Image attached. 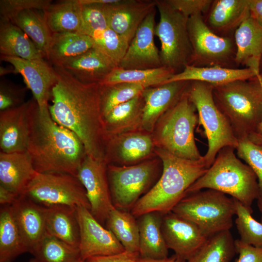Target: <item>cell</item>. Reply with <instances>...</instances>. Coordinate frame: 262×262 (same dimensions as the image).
Wrapping results in <instances>:
<instances>
[{"instance_id": "1", "label": "cell", "mask_w": 262, "mask_h": 262, "mask_svg": "<svg viewBox=\"0 0 262 262\" xmlns=\"http://www.w3.org/2000/svg\"><path fill=\"white\" fill-rule=\"evenodd\" d=\"M53 67L57 79L49 106L51 118L79 138L88 156L104 161L106 135L99 84L82 82L63 67Z\"/></svg>"}, {"instance_id": "2", "label": "cell", "mask_w": 262, "mask_h": 262, "mask_svg": "<svg viewBox=\"0 0 262 262\" xmlns=\"http://www.w3.org/2000/svg\"><path fill=\"white\" fill-rule=\"evenodd\" d=\"M26 151L37 172L62 173L76 177L87 155L79 138L54 121L49 112L41 113L37 104L32 112Z\"/></svg>"}, {"instance_id": "3", "label": "cell", "mask_w": 262, "mask_h": 262, "mask_svg": "<svg viewBox=\"0 0 262 262\" xmlns=\"http://www.w3.org/2000/svg\"><path fill=\"white\" fill-rule=\"evenodd\" d=\"M155 153L162 162V174L131 210L135 217L149 212L165 214L172 211L186 196L188 189L208 169L202 159H184L158 148H155Z\"/></svg>"}, {"instance_id": "4", "label": "cell", "mask_w": 262, "mask_h": 262, "mask_svg": "<svg viewBox=\"0 0 262 262\" xmlns=\"http://www.w3.org/2000/svg\"><path fill=\"white\" fill-rule=\"evenodd\" d=\"M235 149L230 147L221 149L207 171L188 189L186 196L213 189L230 195L253 211L252 203L259 198L257 178L251 168L237 157Z\"/></svg>"}, {"instance_id": "5", "label": "cell", "mask_w": 262, "mask_h": 262, "mask_svg": "<svg viewBox=\"0 0 262 262\" xmlns=\"http://www.w3.org/2000/svg\"><path fill=\"white\" fill-rule=\"evenodd\" d=\"M213 95L238 140L256 132L262 116V86L257 77L213 86Z\"/></svg>"}, {"instance_id": "6", "label": "cell", "mask_w": 262, "mask_h": 262, "mask_svg": "<svg viewBox=\"0 0 262 262\" xmlns=\"http://www.w3.org/2000/svg\"><path fill=\"white\" fill-rule=\"evenodd\" d=\"M187 91L159 119L151 134L156 148L182 159L198 161L203 156L195 139L198 115Z\"/></svg>"}, {"instance_id": "7", "label": "cell", "mask_w": 262, "mask_h": 262, "mask_svg": "<svg viewBox=\"0 0 262 262\" xmlns=\"http://www.w3.org/2000/svg\"><path fill=\"white\" fill-rule=\"evenodd\" d=\"M172 212L194 223L208 238L231 228L235 206L232 197L205 189L187 195Z\"/></svg>"}, {"instance_id": "8", "label": "cell", "mask_w": 262, "mask_h": 262, "mask_svg": "<svg viewBox=\"0 0 262 262\" xmlns=\"http://www.w3.org/2000/svg\"><path fill=\"white\" fill-rule=\"evenodd\" d=\"M213 85L199 81H191L187 89L190 101L195 106L208 141V149L202 160L208 169L222 148L236 149L238 139L229 121L217 106L213 95Z\"/></svg>"}, {"instance_id": "9", "label": "cell", "mask_w": 262, "mask_h": 262, "mask_svg": "<svg viewBox=\"0 0 262 262\" xmlns=\"http://www.w3.org/2000/svg\"><path fill=\"white\" fill-rule=\"evenodd\" d=\"M162 170V162L157 156L132 165L108 164L107 175L114 207L131 210L156 183Z\"/></svg>"}, {"instance_id": "10", "label": "cell", "mask_w": 262, "mask_h": 262, "mask_svg": "<svg viewBox=\"0 0 262 262\" xmlns=\"http://www.w3.org/2000/svg\"><path fill=\"white\" fill-rule=\"evenodd\" d=\"M160 20L155 35L161 42L160 51L163 66L181 71L192 61L193 50L188 30V19L173 9L166 0H156Z\"/></svg>"}, {"instance_id": "11", "label": "cell", "mask_w": 262, "mask_h": 262, "mask_svg": "<svg viewBox=\"0 0 262 262\" xmlns=\"http://www.w3.org/2000/svg\"><path fill=\"white\" fill-rule=\"evenodd\" d=\"M22 195L45 207L64 205L90 210L82 184L68 174L37 172Z\"/></svg>"}, {"instance_id": "12", "label": "cell", "mask_w": 262, "mask_h": 262, "mask_svg": "<svg viewBox=\"0 0 262 262\" xmlns=\"http://www.w3.org/2000/svg\"><path fill=\"white\" fill-rule=\"evenodd\" d=\"M187 26L193 50L190 65L237 68L233 37L221 36L213 33L201 14L189 17Z\"/></svg>"}, {"instance_id": "13", "label": "cell", "mask_w": 262, "mask_h": 262, "mask_svg": "<svg viewBox=\"0 0 262 262\" xmlns=\"http://www.w3.org/2000/svg\"><path fill=\"white\" fill-rule=\"evenodd\" d=\"M107 165L104 161L87 155L77 176L85 190L90 211L101 224L106 222L110 212L115 208L110 190Z\"/></svg>"}, {"instance_id": "14", "label": "cell", "mask_w": 262, "mask_h": 262, "mask_svg": "<svg viewBox=\"0 0 262 262\" xmlns=\"http://www.w3.org/2000/svg\"><path fill=\"white\" fill-rule=\"evenodd\" d=\"M155 146L151 133L139 130L106 139L104 161L107 164L129 165L154 157Z\"/></svg>"}, {"instance_id": "15", "label": "cell", "mask_w": 262, "mask_h": 262, "mask_svg": "<svg viewBox=\"0 0 262 262\" xmlns=\"http://www.w3.org/2000/svg\"><path fill=\"white\" fill-rule=\"evenodd\" d=\"M76 214L80 228L79 249L82 260L125 251L113 233L104 228L89 209L77 207Z\"/></svg>"}, {"instance_id": "16", "label": "cell", "mask_w": 262, "mask_h": 262, "mask_svg": "<svg viewBox=\"0 0 262 262\" xmlns=\"http://www.w3.org/2000/svg\"><path fill=\"white\" fill-rule=\"evenodd\" d=\"M156 9L137 29L118 67L126 69H149L163 66L160 51L154 40Z\"/></svg>"}, {"instance_id": "17", "label": "cell", "mask_w": 262, "mask_h": 262, "mask_svg": "<svg viewBox=\"0 0 262 262\" xmlns=\"http://www.w3.org/2000/svg\"><path fill=\"white\" fill-rule=\"evenodd\" d=\"M0 59L11 64L20 74L28 89L33 93L41 113L49 112V99L57 76L53 67L45 61H30L18 57L0 56Z\"/></svg>"}, {"instance_id": "18", "label": "cell", "mask_w": 262, "mask_h": 262, "mask_svg": "<svg viewBox=\"0 0 262 262\" xmlns=\"http://www.w3.org/2000/svg\"><path fill=\"white\" fill-rule=\"evenodd\" d=\"M34 98L22 105L0 111V149L5 153L25 151L30 133Z\"/></svg>"}, {"instance_id": "19", "label": "cell", "mask_w": 262, "mask_h": 262, "mask_svg": "<svg viewBox=\"0 0 262 262\" xmlns=\"http://www.w3.org/2000/svg\"><path fill=\"white\" fill-rule=\"evenodd\" d=\"M162 230L168 249L186 261L208 238L196 224L172 211L163 214Z\"/></svg>"}, {"instance_id": "20", "label": "cell", "mask_w": 262, "mask_h": 262, "mask_svg": "<svg viewBox=\"0 0 262 262\" xmlns=\"http://www.w3.org/2000/svg\"><path fill=\"white\" fill-rule=\"evenodd\" d=\"M109 28L130 44L147 16L156 8V0H118L104 5Z\"/></svg>"}, {"instance_id": "21", "label": "cell", "mask_w": 262, "mask_h": 262, "mask_svg": "<svg viewBox=\"0 0 262 262\" xmlns=\"http://www.w3.org/2000/svg\"><path fill=\"white\" fill-rule=\"evenodd\" d=\"M190 82H168L144 89L142 130L152 133L159 119L186 91Z\"/></svg>"}, {"instance_id": "22", "label": "cell", "mask_w": 262, "mask_h": 262, "mask_svg": "<svg viewBox=\"0 0 262 262\" xmlns=\"http://www.w3.org/2000/svg\"><path fill=\"white\" fill-rule=\"evenodd\" d=\"M11 206L28 252L31 253L46 233L47 208L23 195Z\"/></svg>"}, {"instance_id": "23", "label": "cell", "mask_w": 262, "mask_h": 262, "mask_svg": "<svg viewBox=\"0 0 262 262\" xmlns=\"http://www.w3.org/2000/svg\"><path fill=\"white\" fill-rule=\"evenodd\" d=\"M250 16L248 0H214L204 20L216 34L233 37L236 30Z\"/></svg>"}, {"instance_id": "24", "label": "cell", "mask_w": 262, "mask_h": 262, "mask_svg": "<svg viewBox=\"0 0 262 262\" xmlns=\"http://www.w3.org/2000/svg\"><path fill=\"white\" fill-rule=\"evenodd\" d=\"M236 66H246L258 75L262 61V26L250 16L234 33Z\"/></svg>"}, {"instance_id": "25", "label": "cell", "mask_w": 262, "mask_h": 262, "mask_svg": "<svg viewBox=\"0 0 262 262\" xmlns=\"http://www.w3.org/2000/svg\"><path fill=\"white\" fill-rule=\"evenodd\" d=\"M37 173L27 151L0 152V185L15 195H22Z\"/></svg>"}, {"instance_id": "26", "label": "cell", "mask_w": 262, "mask_h": 262, "mask_svg": "<svg viewBox=\"0 0 262 262\" xmlns=\"http://www.w3.org/2000/svg\"><path fill=\"white\" fill-rule=\"evenodd\" d=\"M258 75L252 69L247 67L187 65L181 71L174 74L165 83L175 81H199L216 86L237 80H250Z\"/></svg>"}, {"instance_id": "27", "label": "cell", "mask_w": 262, "mask_h": 262, "mask_svg": "<svg viewBox=\"0 0 262 262\" xmlns=\"http://www.w3.org/2000/svg\"><path fill=\"white\" fill-rule=\"evenodd\" d=\"M62 67L82 82L98 83L117 67L105 54L94 47L69 60Z\"/></svg>"}, {"instance_id": "28", "label": "cell", "mask_w": 262, "mask_h": 262, "mask_svg": "<svg viewBox=\"0 0 262 262\" xmlns=\"http://www.w3.org/2000/svg\"><path fill=\"white\" fill-rule=\"evenodd\" d=\"M144 99L142 93L114 107L103 117L108 137L142 130Z\"/></svg>"}, {"instance_id": "29", "label": "cell", "mask_w": 262, "mask_h": 262, "mask_svg": "<svg viewBox=\"0 0 262 262\" xmlns=\"http://www.w3.org/2000/svg\"><path fill=\"white\" fill-rule=\"evenodd\" d=\"M163 215L160 213L153 212L138 217L139 257L152 259L168 257V248L162 230Z\"/></svg>"}, {"instance_id": "30", "label": "cell", "mask_w": 262, "mask_h": 262, "mask_svg": "<svg viewBox=\"0 0 262 262\" xmlns=\"http://www.w3.org/2000/svg\"><path fill=\"white\" fill-rule=\"evenodd\" d=\"M0 56L42 61L46 58L32 40L19 27L10 21H0Z\"/></svg>"}, {"instance_id": "31", "label": "cell", "mask_w": 262, "mask_h": 262, "mask_svg": "<svg viewBox=\"0 0 262 262\" xmlns=\"http://www.w3.org/2000/svg\"><path fill=\"white\" fill-rule=\"evenodd\" d=\"M46 208V232L79 248L80 228L76 208L64 205Z\"/></svg>"}, {"instance_id": "32", "label": "cell", "mask_w": 262, "mask_h": 262, "mask_svg": "<svg viewBox=\"0 0 262 262\" xmlns=\"http://www.w3.org/2000/svg\"><path fill=\"white\" fill-rule=\"evenodd\" d=\"M94 47L93 38L79 33H52L47 59L54 66H62L69 60Z\"/></svg>"}, {"instance_id": "33", "label": "cell", "mask_w": 262, "mask_h": 262, "mask_svg": "<svg viewBox=\"0 0 262 262\" xmlns=\"http://www.w3.org/2000/svg\"><path fill=\"white\" fill-rule=\"evenodd\" d=\"M43 12L52 33H80L82 30V5L78 0H62L51 3Z\"/></svg>"}, {"instance_id": "34", "label": "cell", "mask_w": 262, "mask_h": 262, "mask_svg": "<svg viewBox=\"0 0 262 262\" xmlns=\"http://www.w3.org/2000/svg\"><path fill=\"white\" fill-rule=\"evenodd\" d=\"M28 252L14 217L11 205L1 206L0 211V262H12Z\"/></svg>"}, {"instance_id": "35", "label": "cell", "mask_w": 262, "mask_h": 262, "mask_svg": "<svg viewBox=\"0 0 262 262\" xmlns=\"http://www.w3.org/2000/svg\"><path fill=\"white\" fill-rule=\"evenodd\" d=\"M21 29L47 59L52 33L49 28L43 11L24 10L10 21Z\"/></svg>"}, {"instance_id": "36", "label": "cell", "mask_w": 262, "mask_h": 262, "mask_svg": "<svg viewBox=\"0 0 262 262\" xmlns=\"http://www.w3.org/2000/svg\"><path fill=\"white\" fill-rule=\"evenodd\" d=\"M135 218L131 212L115 207L110 212L105 223L107 229L113 233L125 251L139 253V230Z\"/></svg>"}, {"instance_id": "37", "label": "cell", "mask_w": 262, "mask_h": 262, "mask_svg": "<svg viewBox=\"0 0 262 262\" xmlns=\"http://www.w3.org/2000/svg\"><path fill=\"white\" fill-rule=\"evenodd\" d=\"M175 74L174 70L164 66L149 69H126L117 67L99 84L129 82L141 84L149 87L165 83Z\"/></svg>"}, {"instance_id": "38", "label": "cell", "mask_w": 262, "mask_h": 262, "mask_svg": "<svg viewBox=\"0 0 262 262\" xmlns=\"http://www.w3.org/2000/svg\"><path fill=\"white\" fill-rule=\"evenodd\" d=\"M234 242L229 230L217 233L208 237L186 262H231L236 253Z\"/></svg>"}, {"instance_id": "39", "label": "cell", "mask_w": 262, "mask_h": 262, "mask_svg": "<svg viewBox=\"0 0 262 262\" xmlns=\"http://www.w3.org/2000/svg\"><path fill=\"white\" fill-rule=\"evenodd\" d=\"M39 262H81L79 248L46 233L31 253Z\"/></svg>"}, {"instance_id": "40", "label": "cell", "mask_w": 262, "mask_h": 262, "mask_svg": "<svg viewBox=\"0 0 262 262\" xmlns=\"http://www.w3.org/2000/svg\"><path fill=\"white\" fill-rule=\"evenodd\" d=\"M99 85L103 117L116 106L131 100L147 88L141 84L129 82Z\"/></svg>"}, {"instance_id": "41", "label": "cell", "mask_w": 262, "mask_h": 262, "mask_svg": "<svg viewBox=\"0 0 262 262\" xmlns=\"http://www.w3.org/2000/svg\"><path fill=\"white\" fill-rule=\"evenodd\" d=\"M94 47L105 54L118 67L128 49L129 43L111 28L90 33Z\"/></svg>"}, {"instance_id": "42", "label": "cell", "mask_w": 262, "mask_h": 262, "mask_svg": "<svg viewBox=\"0 0 262 262\" xmlns=\"http://www.w3.org/2000/svg\"><path fill=\"white\" fill-rule=\"evenodd\" d=\"M235 206V222L240 236V240L254 246H262V223L252 216L253 211L234 198Z\"/></svg>"}, {"instance_id": "43", "label": "cell", "mask_w": 262, "mask_h": 262, "mask_svg": "<svg viewBox=\"0 0 262 262\" xmlns=\"http://www.w3.org/2000/svg\"><path fill=\"white\" fill-rule=\"evenodd\" d=\"M238 157L253 170L258 180L259 198L262 201V148L252 142L248 137L238 140L236 148Z\"/></svg>"}, {"instance_id": "44", "label": "cell", "mask_w": 262, "mask_h": 262, "mask_svg": "<svg viewBox=\"0 0 262 262\" xmlns=\"http://www.w3.org/2000/svg\"><path fill=\"white\" fill-rule=\"evenodd\" d=\"M82 17L83 28L80 33L88 35L94 32L109 28L104 5H82Z\"/></svg>"}, {"instance_id": "45", "label": "cell", "mask_w": 262, "mask_h": 262, "mask_svg": "<svg viewBox=\"0 0 262 262\" xmlns=\"http://www.w3.org/2000/svg\"><path fill=\"white\" fill-rule=\"evenodd\" d=\"M51 2L50 0H0V21H10L17 14L27 9L44 11Z\"/></svg>"}, {"instance_id": "46", "label": "cell", "mask_w": 262, "mask_h": 262, "mask_svg": "<svg viewBox=\"0 0 262 262\" xmlns=\"http://www.w3.org/2000/svg\"><path fill=\"white\" fill-rule=\"evenodd\" d=\"M27 87H21L9 82H0V111L18 107L26 101Z\"/></svg>"}, {"instance_id": "47", "label": "cell", "mask_w": 262, "mask_h": 262, "mask_svg": "<svg viewBox=\"0 0 262 262\" xmlns=\"http://www.w3.org/2000/svg\"><path fill=\"white\" fill-rule=\"evenodd\" d=\"M175 10L185 16L207 14L212 3V0H166Z\"/></svg>"}, {"instance_id": "48", "label": "cell", "mask_w": 262, "mask_h": 262, "mask_svg": "<svg viewBox=\"0 0 262 262\" xmlns=\"http://www.w3.org/2000/svg\"><path fill=\"white\" fill-rule=\"evenodd\" d=\"M235 252L239 254L236 262H262V246H254L237 239L234 242Z\"/></svg>"}, {"instance_id": "49", "label": "cell", "mask_w": 262, "mask_h": 262, "mask_svg": "<svg viewBox=\"0 0 262 262\" xmlns=\"http://www.w3.org/2000/svg\"><path fill=\"white\" fill-rule=\"evenodd\" d=\"M139 257V253L125 251L112 255L92 257L86 260L89 262H135Z\"/></svg>"}, {"instance_id": "50", "label": "cell", "mask_w": 262, "mask_h": 262, "mask_svg": "<svg viewBox=\"0 0 262 262\" xmlns=\"http://www.w3.org/2000/svg\"><path fill=\"white\" fill-rule=\"evenodd\" d=\"M250 16L262 26V0H248Z\"/></svg>"}, {"instance_id": "51", "label": "cell", "mask_w": 262, "mask_h": 262, "mask_svg": "<svg viewBox=\"0 0 262 262\" xmlns=\"http://www.w3.org/2000/svg\"><path fill=\"white\" fill-rule=\"evenodd\" d=\"M19 196L0 185V204L1 206L11 205Z\"/></svg>"}, {"instance_id": "52", "label": "cell", "mask_w": 262, "mask_h": 262, "mask_svg": "<svg viewBox=\"0 0 262 262\" xmlns=\"http://www.w3.org/2000/svg\"><path fill=\"white\" fill-rule=\"evenodd\" d=\"M186 261L175 254L171 257L161 259L143 258L139 257L135 262H186Z\"/></svg>"}, {"instance_id": "53", "label": "cell", "mask_w": 262, "mask_h": 262, "mask_svg": "<svg viewBox=\"0 0 262 262\" xmlns=\"http://www.w3.org/2000/svg\"><path fill=\"white\" fill-rule=\"evenodd\" d=\"M118 0H78L82 5L84 4H97L105 5L116 2Z\"/></svg>"}, {"instance_id": "54", "label": "cell", "mask_w": 262, "mask_h": 262, "mask_svg": "<svg viewBox=\"0 0 262 262\" xmlns=\"http://www.w3.org/2000/svg\"><path fill=\"white\" fill-rule=\"evenodd\" d=\"M248 138L252 142L262 148V135L255 132L250 134Z\"/></svg>"}, {"instance_id": "55", "label": "cell", "mask_w": 262, "mask_h": 262, "mask_svg": "<svg viewBox=\"0 0 262 262\" xmlns=\"http://www.w3.org/2000/svg\"><path fill=\"white\" fill-rule=\"evenodd\" d=\"M11 73H16V70L13 69H9L3 67H0V75L2 76Z\"/></svg>"}, {"instance_id": "56", "label": "cell", "mask_w": 262, "mask_h": 262, "mask_svg": "<svg viewBox=\"0 0 262 262\" xmlns=\"http://www.w3.org/2000/svg\"><path fill=\"white\" fill-rule=\"evenodd\" d=\"M255 132L262 135V116L261 121L258 126Z\"/></svg>"}, {"instance_id": "57", "label": "cell", "mask_w": 262, "mask_h": 262, "mask_svg": "<svg viewBox=\"0 0 262 262\" xmlns=\"http://www.w3.org/2000/svg\"><path fill=\"white\" fill-rule=\"evenodd\" d=\"M257 205L259 211L261 213V222L262 223V201L260 199H258Z\"/></svg>"}, {"instance_id": "58", "label": "cell", "mask_w": 262, "mask_h": 262, "mask_svg": "<svg viewBox=\"0 0 262 262\" xmlns=\"http://www.w3.org/2000/svg\"><path fill=\"white\" fill-rule=\"evenodd\" d=\"M258 79L259 80L262 86V71L261 72L260 74L257 76Z\"/></svg>"}, {"instance_id": "59", "label": "cell", "mask_w": 262, "mask_h": 262, "mask_svg": "<svg viewBox=\"0 0 262 262\" xmlns=\"http://www.w3.org/2000/svg\"><path fill=\"white\" fill-rule=\"evenodd\" d=\"M30 262H39L37 260H36L35 259L32 260Z\"/></svg>"}, {"instance_id": "60", "label": "cell", "mask_w": 262, "mask_h": 262, "mask_svg": "<svg viewBox=\"0 0 262 262\" xmlns=\"http://www.w3.org/2000/svg\"><path fill=\"white\" fill-rule=\"evenodd\" d=\"M260 69H261V70H262V61L261 62V67H260ZM262 72V71H261Z\"/></svg>"}, {"instance_id": "61", "label": "cell", "mask_w": 262, "mask_h": 262, "mask_svg": "<svg viewBox=\"0 0 262 262\" xmlns=\"http://www.w3.org/2000/svg\"><path fill=\"white\" fill-rule=\"evenodd\" d=\"M81 262H89L87 261V260H83Z\"/></svg>"}, {"instance_id": "62", "label": "cell", "mask_w": 262, "mask_h": 262, "mask_svg": "<svg viewBox=\"0 0 262 262\" xmlns=\"http://www.w3.org/2000/svg\"></svg>"}]
</instances>
